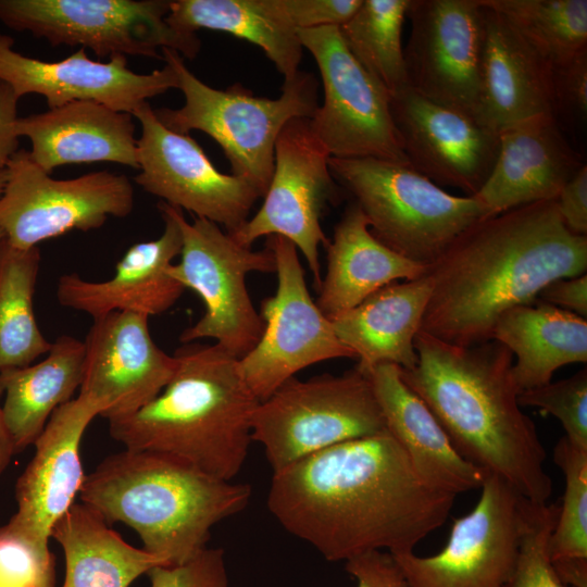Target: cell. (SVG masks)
I'll return each instance as SVG.
<instances>
[{
  "label": "cell",
  "instance_id": "24",
  "mask_svg": "<svg viewBox=\"0 0 587 587\" xmlns=\"http://www.w3.org/2000/svg\"><path fill=\"white\" fill-rule=\"evenodd\" d=\"M483 7L478 121L499 133L533 116L554 114L551 65L503 15Z\"/></svg>",
  "mask_w": 587,
  "mask_h": 587
},
{
  "label": "cell",
  "instance_id": "15",
  "mask_svg": "<svg viewBox=\"0 0 587 587\" xmlns=\"http://www.w3.org/2000/svg\"><path fill=\"white\" fill-rule=\"evenodd\" d=\"M329 158L310 118L290 121L276 140L273 175L261 208L230 234L247 247L262 236L288 239L302 252L317 289L322 282L319 248L329 241L321 217L327 202L338 195Z\"/></svg>",
  "mask_w": 587,
  "mask_h": 587
},
{
  "label": "cell",
  "instance_id": "47",
  "mask_svg": "<svg viewBox=\"0 0 587 587\" xmlns=\"http://www.w3.org/2000/svg\"><path fill=\"white\" fill-rule=\"evenodd\" d=\"M1 396V392H0ZM15 453L12 440L7 429L2 407L0 404V475L4 472L9 465L11 458Z\"/></svg>",
  "mask_w": 587,
  "mask_h": 587
},
{
  "label": "cell",
  "instance_id": "33",
  "mask_svg": "<svg viewBox=\"0 0 587 587\" xmlns=\"http://www.w3.org/2000/svg\"><path fill=\"white\" fill-rule=\"evenodd\" d=\"M38 247L7 241L0 255V372L24 367L51 348L36 322L33 298L40 268Z\"/></svg>",
  "mask_w": 587,
  "mask_h": 587
},
{
  "label": "cell",
  "instance_id": "41",
  "mask_svg": "<svg viewBox=\"0 0 587 587\" xmlns=\"http://www.w3.org/2000/svg\"><path fill=\"white\" fill-rule=\"evenodd\" d=\"M554 115L583 122L587 115V50L551 66Z\"/></svg>",
  "mask_w": 587,
  "mask_h": 587
},
{
  "label": "cell",
  "instance_id": "13",
  "mask_svg": "<svg viewBox=\"0 0 587 587\" xmlns=\"http://www.w3.org/2000/svg\"><path fill=\"white\" fill-rule=\"evenodd\" d=\"M266 247L275 258L277 288L261 303L260 340L239 359L241 376L260 402L307 366L355 358L311 298L296 246L282 236H270Z\"/></svg>",
  "mask_w": 587,
  "mask_h": 587
},
{
  "label": "cell",
  "instance_id": "16",
  "mask_svg": "<svg viewBox=\"0 0 587 587\" xmlns=\"http://www.w3.org/2000/svg\"><path fill=\"white\" fill-rule=\"evenodd\" d=\"M132 115L140 125L135 183L162 202L229 234L237 232L260 198L258 191L245 179L220 172L195 139L164 126L149 102Z\"/></svg>",
  "mask_w": 587,
  "mask_h": 587
},
{
  "label": "cell",
  "instance_id": "11",
  "mask_svg": "<svg viewBox=\"0 0 587 587\" xmlns=\"http://www.w3.org/2000/svg\"><path fill=\"white\" fill-rule=\"evenodd\" d=\"M5 170L0 227L9 245L17 249L38 247L75 229H97L110 216L126 217L134 209L133 184L122 174L99 171L55 179L25 149L13 154Z\"/></svg>",
  "mask_w": 587,
  "mask_h": 587
},
{
  "label": "cell",
  "instance_id": "45",
  "mask_svg": "<svg viewBox=\"0 0 587 587\" xmlns=\"http://www.w3.org/2000/svg\"><path fill=\"white\" fill-rule=\"evenodd\" d=\"M538 300L587 317V275L560 278L546 286Z\"/></svg>",
  "mask_w": 587,
  "mask_h": 587
},
{
  "label": "cell",
  "instance_id": "27",
  "mask_svg": "<svg viewBox=\"0 0 587 587\" xmlns=\"http://www.w3.org/2000/svg\"><path fill=\"white\" fill-rule=\"evenodd\" d=\"M430 292L432 282L425 273L417 279L386 285L330 319L338 339L358 359L360 373L367 376L379 364L402 370L416 365L414 339Z\"/></svg>",
  "mask_w": 587,
  "mask_h": 587
},
{
  "label": "cell",
  "instance_id": "40",
  "mask_svg": "<svg viewBox=\"0 0 587 587\" xmlns=\"http://www.w3.org/2000/svg\"><path fill=\"white\" fill-rule=\"evenodd\" d=\"M151 587H228L225 552L204 548L178 565H158L148 573Z\"/></svg>",
  "mask_w": 587,
  "mask_h": 587
},
{
  "label": "cell",
  "instance_id": "5",
  "mask_svg": "<svg viewBox=\"0 0 587 587\" xmlns=\"http://www.w3.org/2000/svg\"><path fill=\"white\" fill-rule=\"evenodd\" d=\"M79 495L107 523L130 526L165 565H178L207 548L214 525L249 504L252 489L166 453L125 449L86 475Z\"/></svg>",
  "mask_w": 587,
  "mask_h": 587
},
{
  "label": "cell",
  "instance_id": "37",
  "mask_svg": "<svg viewBox=\"0 0 587 587\" xmlns=\"http://www.w3.org/2000/svg\"><path fill=\"white\" fill-rule=\"evenodd\" d=\"M559 504L530 502L515 567L503 587H569L555 574L548 541Z\"/></svg>",
  "mask_w": 587,
  "mask_h": 587
},
{
  "label": "cell",
  "instance_id": "32",
  "mask_svg": "<svg viewBox=\"0 0 587 587\" xmlns=\"http://www.w3.org/2000/svg\"><path fill=\"white\" fill-rule=\"evenodd\" d=\"M167 22L179 30L224 32L257 45L284 82L299 72L303 48L279 0H170Z\"/></svg>",
  "mask_w": 587,
  "mask_h": 587
},
{
  "label": "cell",
  "instance_id": "3",
  "mask_svg": "<svg viewBox=\"0 0 587 587\" xmlns=\"http://www.w3.org/2000/svg\"><path fill=\"white\" fill-rule=\"evenodd\" d=\"M417 363L403 383L432 411L454 449L534 503H548L552 480L535 423L521 409L513 354L497 340L463 347L420 330Z\"/></svg>",
  "mask_w": 587,
  "mask_h": 587
},
{
  "label": "cell",
  "instance_id": "30",
  "mask_svg": "<svg viewBox=\"0 0 587 587\" xmlns=\"http://www.w3.org/2000/svg\"><path fill=\"white\" fill-rule=\"evenodd\" d=\"M83 361L84 341L61 335L42 361L0 372L2 414L15 453L34 445L52 413L73 399Z\"/></svg>",
  "mask_w": 587,
  "mask_h": 587
},
{
  "label": "cell",
  "instance_id": "23",
  "mask_svg": "<svg viewBox=\"0 0 587 587\" xmlns=\"http://www.w3.org/2000/svg\"><path fill=\"white\" fill-rule=\"evenodd\" d=\"M584 164L565 140L557 116L536 115L499 132L492 171L472 197L488 216L523 204L555 200Z\"/></svg>",
  "mask_w": 587,
  "mask_h": 587
},
{
  "label": "cell",
  "instance_id": "9",
  "mask_svg": "<svg viewBox=\"0 0 587 587\" xmlns=\"http://www.w3.org/2000/svg\"><path fill=\"white\" fill-rule=\"evenodd\" d=\"M180 228V261L166 272L185 289L193 290L204 304L201 319L179 336L183 344L212 338L230 355L241 359L260 340L264 321L246 286L250 272H275V258L266 247L253 250L239 243L217 224L195 217L188 222L174 208Z\"/></svg>",
  "mask_w": 587,
  "mask_h": 587
},
{
  "label": "cell",
  "instance_id": "8",
  "mask_svg": "<svg viewBox=\"0 0 587 587\" xmlns=\"http://www.w3.org/2000/svg\"><path fill=\"white\" fill-rule=\"evenodd\" d=\"M386 430L369 376L355 367L285 382L261 401L251 438L262 445L273 473L337 444Z\"/></svg>",
  "mask_w": 587,
  "mask_h": 587
},
{
  "label": "cell",
  "instance_id": "28",
  "mask_svg": "<svg viewBox=\"0 0 587 587\" xmlns=\"http://www.w3.org/2000/svg\"><path fill=\"white\" fill-rule=\"evenodd\" d=\"M327 267L316 304L329 320L355 307L382 287L423 276L427 266L389 249L370 232L367 220L353 202L335 226L326 245Z\"/></svg>",
  "mask_w": 587,
  "mask_h": 587
},
{
  "label": "cell",
  "instance_id": "39",
  "mask_svg": "<svg viewBox=\"0 0 587 587\" xmlns=\"http://www.w3.org/2000/svg\"><path fill=\"white\" fill-rule=\"evenodd\" d=\"M54 561L49 549L0 528V587H53Z\"/></svg>",
  "mask_w": 587,
  "mask_h": 587
},
{
  "label": "cell",
  "instance_id": "38",
  "mask_svg": "<svg viewBox=\"0 0 587 587\" xmlns=\"http://www.w3.org/2000/svg\"><path fill=\"white\" fill-rule=\"evenodd\" d=\"M521 407H534L557 417L565 437L587 450V369L576 374L519 394Z\"/></svg>",
  "mask_w": 587,
  "mask_h": 587
},
{
  "label": "cell",
  "instance_id": "49",
  "mask_svg": "<svg viewBox=\"0 0 587 587\" xmlns=\"http://www.w3.org/2000/svg\"><path fill=\"white\" fill-rule=\"evenodd\" d=\"M5 242H7L5 235H4L3 230L0 227V255H1V252H2V250L4 248Z\"/></svg>",
  "mask_w": 587,
  "mask_h": 587
},
{
  "label": "cell",
  "instance_id": "46",
  "mask_svg": "<svg viewBox=\"0 0 587 587\" xmlns=\"http://www.w3.org/2000/svg\"><path fill=\"white\" fill-rule=\"evenodd\" d=\"M20 98L13 89L0 80V170H5L10 159L18 150L15 133Z\"/></svg>",
  "mask_w": 587,
  "mask_h": 587
},
{
  "label": "cell",
  "instance_id": "7",
  "mask_svg": "<svg viewBox=\"0 0 587 587\" xmlns=\"http://www.w3.org/2000/svg\"><path fill=\"white\" fill-rule=\"evenodd\" d=\"M329 170L353 196L372 235L427 267L464 229L488 216L474 197L453 196L409 164L329 158Z\"/></svg>",
  "mask_w": 587,
  "mask_h": 587
},
{
  "label": "cell",
  "instance_id": "48",
  "mask_svg": "<svg viewBox=\"0 0 587 587\" xmlns=\"http://www.w3.org/2000/svg\"><path fill=\"white\" fill-rule=\"evenodd\" d=\"M7 178H8L7 170H0V197L4 190Z\"/></svg>",
  "mask_w": 587,
  "mask_h": 587
},
{
  "label": "cell",
  "instance_id": "25",
  "mask_svg": "<svg viewBox=\"0 0 587 587\" xmlns=\"http://www.w3.org/2000/svg\"><path fill=\"white\" fill-rule=\"evenodd\" d=\"M17 137L45 172L67 164L111 162L138 170L134 116L95 101H74L18 117Z\"/></svg>",
  "mask_w": 587,
  "mask_h": 587
},
{
  "label": "cell",
  "instance_id": "43",
  "mask_svg": "<svg viewBox=\"0 0 587 587\" xmlns=\"http://www.w3.org/2000/svg\"><path fill=\"white\" fill-rule=\"evenodd\" d=\"M345 570L357 587H408L403 573L392 554L373 550L345 562Z\"/></svg>",
  "mask_w": 587,
  "mask_h": 587
},
{
  "label": "cell",
  "instance_id": "2",
  "mask_svg": "<svg viewBox=\"0 0 587 587\" xmlns=\"http://www.w3.org/2000/svg\"><path fill=\"white\" fill-rule=\"evenodd\" d=\"M586 270L587 236L566 227L557 200L485 216L427 267L432 292L420 330L463 347L492 340L502 313Z\"/></svg>",
  "mask_w": 587,
  "mask_h": 587
},
{
  "label": "cell",
  "instance_id": "6",
  "mask_svg": "<svg viewBox=\"0 0 587 587\" xmlns=\"http://www.w3.org/2000/svg\"><path fill=\"white\" fill-rule=\"evenodd\" d=\"M161 54L175 73L185 101L178 109H154L160 122L178 134L200 130L209 135L222 148L232 174L249 183L263 198L273 175L279 134L295 118H311L319 107L315 77L299 71L284 82L280 97L261 98L240 84L225 90L212 88L176 51L165 48Z\"/></svg>",
  "mask_w": 587,
  "mask_h": 587
},
{
  "label": "cell",
  "instance_id": "1",
  "mask_svg": "<svg viewBox=\"0 0 587 587\" xmlns=\"http://www.w3.org/2000/svg\"><path fill=\"white\" fill-rule=\"evenodd\" d=\"M455 496L426 486L386 429L347 440L273 473L267 508L327 561L373 550L392 555L448 519Z\"/></svg>",
  "mask_w": 587,
  "mask_h": 587
},
{
  "label": "cell",
  "instance_id": "42",
  "mask_svg": "<svg viewBox=\"0 0 587 587\" xmlns=\"http://www.w3.org/2000/svg\"><path fill=\"white\" fill-rule=\"evenodd\" d=\"M361 3L362 0H279L286 17L297 30L341 26Z\"/></svg>",
  "mask_w": 587,
  "mask_h": 587
},
{
  "label": "cell",
  "instance_id": "44",
  "mask_svg": "<svg viewBox=\"0 0 587 587\" xmlns=\"http://www.w3.org/2000/svg\"><path fill=\"white\" fill-rule=\"evenodd\" d=\"M557 203L566 227L587 236V165L584 164L561 188Z\"/></svg>",
  "mask_w": 587,
  "mask_h": 587
},
{
  "label": "cell",
  "instance_id": "20",
  "mask_svg": "<svg viewBox=\"0 0 587 587\" xmlns=\"http://www.w3.org/2000/svg\"><path fill=\"white\" fill-rule=\"evenodd\" d=\"M0 80L20 99L30 93L42 96L48 109L95 101L129 114L148 99L177 89L175 73L167 64L140 74L127 66L126 57L95 61L84 48L61 61L47 62L17 52L14 39L5 34H0Z\"/></svg>",
  "mask_w": 587,
  "mask_h": 587
},
{
  "label": "cell",
  "instance_id": "4",
  "mask_svg": "<svg viewBox=\"0 0 587 587\" xmlns=\"http://www.w3.org/2000/svg\"><path fill=\"white\" fill-rule=\"evenodd\" d=\"M163 390L137 412L109 421L125 449L178 458L202 472L232 480L242 469L260 403L241 376L239 359L218 345L184 344Z\"/></svg>",
  "mask_w": 587,
  "mask_h": 587
},
{
  "label": "cell",
  "instance_id": "29",
  "mask_svg": "<svg viewBox=\"0 0 587 587\" xmlns=\"http://www.w3.org/2000/svg\"><path fill=\"white\" fill-rule=\"evenodd\" d=\"M492 339L515 354L520 392L550 383L563 365L587 362V320L538 299L502 313Z\"/></svg>",
  "mask_w": 587,
  "mask_h": 587
},
{
  "label": "cell",
  "instance_id": "12",
  "mask_svg": "<svg viewBox=\"0 0 587 587\" xmlns=\"http://www.w3.org/2000/svg\"><path fill=\"white\" fill-rule=\"evenodd\" d=\"M298 37L321 73L324 101L310 125L330 158L409 164L391 115L390 93L352 55L339 26L300 29Z\"/></svg>",
  "mask_w": 587,
  "mask_h": 587
},
{
  "label": "cell",
  "instance_id": "18",
  "mask_svg": "<svg viewBox=\"0 0 587 587\" xmlns=\"http://www.w3.org/2000/svg\"><path fill=\"white\" fill-rule=\"evenodd\" d=\"M149 316L111 312L93 319L84 341L79 395L100 407L101 417L128 416L152 401L172 378L177 360L152 339Z\"/></svg>",
  "mask_w": 587,
  "mask_h": 587
},
{
  "label": "cell",
  "instance_id": "26",
  "mask_svg": "<svg viewBox=\"0 0 587 587\" xmlns=\"http://www.w3.org/2000/svg\"><path fill=\"white\" fill-rule=\"evenodd\" d=\"M386 429L405 452L419 478L453 496L480 489L487 472L464 459L452 446L423 400L401 379L394 364H379L367 375Z\"/></svg>",
  "mask_w": 587,
  "mask_h": 587
},
{
  "label": "cell",
  "instance_id": "31",
  "mask_svg": "<svg viewBox=\"0 0 587 587\" xmlns=\"http://www.w3.org/2000/svg\"><path fill=\"white\" fill-rule=\"evenodd\" d=\"M51 537L65 559L63 587H128L152 567L165 565L143 548L127 544L85 503H73L55 523Z\"/></svg>",
  "mask_w": 587,
  "mask_h": 587
},
{
  "label": "cell",
  "instance_id": "10",
  "mask_svg": "<svg viewBox=\"0 0 587 587\" xmlns=\"http://www.w3.org/2000/svg\"><path fill=\"white\" fill-rule=\"evenodd\" d=\"M170 0H0V23L51 46H79L98 58L161 59L171 49L195 59L196 33L167 22Z\"/></svg>",
  "mask_w": 587,
  "mask_h": 587
},
{
  "label": "cell",
  "instance_id": "14",
  "mask_svg": "<svg viewBox=\"0 0 587 587\" xmlns=\"http://www.w3.org/2000/svg\"><path fill=\"white\" fill-rule=\"evenodd\" d=\"M529 504L488 473L475 507L453 519L438 553L394 555L408 587H503L516 564Z\"/></svg>",
  "mask_w": 587,
  "mask_h": 587
},
{
  "label": "cell",
  "instance_id": "21",
  "mask_svg": "<svg viewBox=\"0 0 587 587\" xmlns=\"http://www.w3.org/2000/svg\"><path fill=\"white\" fill-rule=\"evenodd\" d=\"M100 407L79 395L59 407L35 441V454L15 487L17 511L4 527L49 549L55 523L73 505L85 479L79 446Z\"/></svg>",
  "mask_w": 587,
  "mask_h": 587
},
{
  "label": "cell",
  "instance_id": "36",
  "mask_svg": "<svg viewBox=\"0 0 587 587\" xmlns=\"http://www.w3.org/2000/svg\"><path fill=\"white\" fill-rule=\"evenodd\" d=\"M503 15L551 65L587 50L586 0H479Z\"/></svg>",
  "mask_w": 587,
  "mask_h": 587
},
{
  "label": "cell",
  "instance_id": "34",
  "mask_svg": "<svg viewBox=\"0 0 587 587\" xmlns=\"http://www.w3.org/2000/svg\"><path fill=\"white\" fill-rule=\"evenodd\" d=\"M410 0H362L340 33L358 62L390 93L409 87L402 26Z\"/></svg>",
  "mask_w": 587,
  "mask_h": 587
},
{
  "label": "cell",
  "instance_id": "35",
  "mask_svg": "<svg viewBox=\"0 0 587 587\" xmlns=\"http://www.w3.org/2000/svg\"><path fill=\"white\" fill-rule=\"evenodd\" d=\"M553 461L565 487L548 541L549 559L563 584L587 587V450L563 436L554 446Z\"/></svg>",
  "mask_w": 587,
  "mask_h": 587
},
{
  "label": "cell",
  "instance_id": "19",
  "mask_svg": "<svg viewBox=\"0 0 587 587\" xmlns=\"http://www.w3.org/2000/svg\"><path fill=\"white\" fill-rule=\"evenodd\" d=\"M390 110L411 167L439 187L478 192L497 160L499 133L409 87L391 96Z\"/></svg>",
  "mask_w": 587,
  "mask_h": 587
},
{
  "label": "cell",
  "instance_id": "17",
  "mask_svg": "<svg viewBox=\"0 0 587 587\" xmlns=\"http://www.w3.org/2000/svg\"><path fill=\"white\" fill-rule=\"evenodd\" d=\"M403 48L409 88L478 120L484 7L479 0H410Z\"/></svg>",
  "mask_w": 587,
  "mask_h": 587
},
{
  "label": "cell",
  "instance_id": "22",
  "mask_svg": "<svg viewBox=\"0 0 587 587\" xmlns=\"http://www.w3.org/2000/svg\"><path fill=\"white\" fill-rule=\"evenodd\" d=\"M158 209L164 221L160 237L129 247L108 280H86L76 273L62 275L57 285L59 303L92 319L116 311L150 317L168 310L185 290L166 272L179 255L183 241L173 207L161 201Z\"/></svg>",
  "mask_w": 587,
  "mask_h": 587
}]
</instances>
